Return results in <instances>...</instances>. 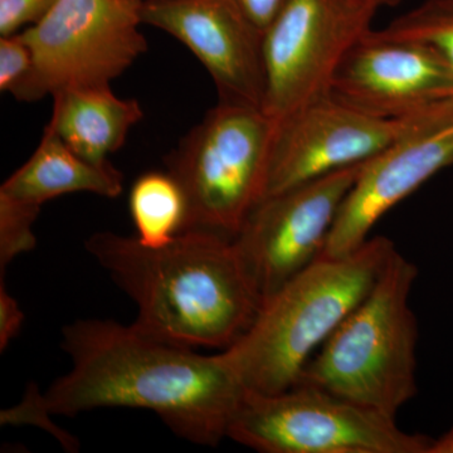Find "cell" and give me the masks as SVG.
Masks as SVG:
<instances>
[{"instance_id":"1","label":"cell","mask_w":453,"mask_h":453,"mask_svg":"<svg viewBox=\"0 0 453 453\" xmlns=\"http://www.w3.org/2000/svg\"><path fill=\"white\" fill-rule=\"evenodd\" d=\"M62 349L71 369L40 395L49 414L149 410L177 436L216 447L246 393L222 354L202 356L134 324L79 319L62 329Z\"/></svg>"},{"instance_id":"2","label":"cell","mask_w":453,"mask_h":453,"mask_svg":"<svg viewBox=\"0 0 453 453\" xmlns=\"http://www.w3.org/2000/svg\"><path fill=\"white\" fill-rule=\"evenodd\" d=\"M85 249L135 303L134 325L164 342L226 350L261 309L234 241L225 235L188 229L148 247L136 237L96 232Z\"/></svg>"},{"instance_id":"3","label":"cell","mask_w":453,"mask_h":453,"mask_svg":"<svg viewBox=\"0 0 453 453\" xmlns=\"http://www.w3.org/2000/svg\"><path fill=\"white\" fill-rule=\"evenodd\" d=\"M395 250L384 235L369 238L347 256L319 257L265 299L249 330L220 351L243 388L275 395L295 386Z\"/></svg>"},{"instance_id":"4","label":"cell","mask_w":453,"mask_h":453,"mask_svg":"<svg viewBox=\"0 0 453 453\" xmlns=\"http://www.w3.org/2000/svg\"><path fill=\"white\" fill-rule=\"evenodd\" d=\"M417 276L416 265L395 250L372 290L319 348L297 383L395 418L418 390V325L411 308Z\"/></svg>"},{"instance_id":"5","label":"cell","mask_w":453,"mask_h":453,"mask_svg":"<svg viewBox=\"0 0 453 453\" xmlns=\"http://www.w3.org/2000/svg\"><path fill=\"white\" fill-rule=\"evenodd\" d=\"M275 122L255 107L219 101L165 157L187 213L181 232H213L234 240L266 196Z\"/></svg>"},{"instance_id":"6","label":"cell","mask_w":453,"mask_h":453,"mask_svg":"<svg viewBox=\"0 0 453 453\" xmlns=\"http://www.w3.org/2000/svg\"><path fill=\"white\" fill-rule=\"evenodd\" d=\"M226 438L264 453H428L432 440L395 418L297 383L275 395L246 390Z\"/></svg>"},{"instance_id":"7","label":"cell","mask_w":453,"mask_h":453,"mask_svg":"<svg viewBox=\"0 0 453 453\" xmlns=\"http://www.w3.org/2000/svg\"><path fill=\"white\" fill-rule=\"evenodd\" d=\"M144 0H57L22 33L35 56V97L110 83L146 53Z\"/></svg>"},{"instance_id":"8","label":"cell","mask_w":453,"mask_h":453,"mask_svg":"<svg viewBox=\"0 0 453 453\" xmlns=\"http://www.w3.org/2000/svg\"><path fill=\"white\" fill-rule=\"evenodd\" d=\"M366 0H288L264 35L266 97L275 125L327 96L348 50L372 29Z\"/></svg>"},{"instance_id":"9","label":"cell","mask_w":453,"mask_h":453,"mask_svg":"<svg viewBox=\"0 0 453 453\" xmlns=\"http://www.w3.org/2000/svg\"><path fill=\"white\" fill-rule=\"evenodd\" d=\"M363 164L268 196L234 238L262 303L320 257Z\"/></svg>"},{"instance_id":"10","label":"cell","mask_w":453,"mask_h":453,"mask_svg":"<svg viewBox=\"0 0 453 453\" xmlns=\"http://www.w3.org/2000/svg\"><path fill=\"white\" fill-rule=\"evenodd\" d=\"M418 124L368 115L330 94L319 98L276 125L266 196L365 163Z\"/></svg>"},{"instance_id":"11","label":"cell","mask_w":453,"mask_h":453,"mask_svg":"<svg viewBox=\"0 0 453 453\" xmlns=\"http://www.w3.org/2000/svg\"><path fill=\"white\" fill-rule=\"evenodd\" d=\"M142 25L181 42L211 74L219 101L264 111V35L234 0H144Z\"/></svg>"},{"instance_id":"12","label":"cell","mask_w":453,"mask_h":453,"mask_svg":"<svg viewBox=\"0 0 453 453\" xmlns=\"http://www.w3.org/2000/svg\"><path fill=\"white\" fill-rule=\"evenodd\" d=\"M452 83L451 71L427 47L371 29L342 58L330 95L368 115L407 120Z\"/></svg>"},{"instance_id":"13","label":"cell","mask_w":453,"mask_h":453,"mask_svg":"<svg viewBox=\"0 0 453 453\" xmlns=\"http://www.w3.org/2000/svg\"><path fill=\"white\" fill-rule=\"evenodd\" d=\"M452 165L453 121L419 120L413 130L363 164L320 257H342L356 251L390 208Z\"/></svg>"},{"instance_id":"14","label":"cell","mask_w":453,"mask_h":453,"mask_svg":"<svg viewBox=\"0 0 453 453\" xmlns=\"http://www.w3.org/2000/svg\"><path fill=\"white\" fill-rule=\"evenodd\" d=\"M124 190V175L111 163H89L71 150L58 135L44 127L32 157L0 187V196L41 210L44 203L71 195L92 193L118 198Z\"/></svg>"},{"instance_id":"15","label":"cell","mask_w":453,"mask_h":453,"mask_svg":"<svg viewBox=\"0 0 453 453\" xmlns=\"http://www.w3.org/2000/svg\"><path fill=\"white\" fill-rule=\"evenodd\" d=\"M142 118L138 100L118 97L111 88L73 89L53 96L47 127L83 159L104 165Z\"/></svg>"},{"instance_id":"16","label":"cell","mask_w":453,"mask_h":453,"mask_svg":"<svg viewBox=\"0 0 453 453\" xmlns=\"http://www.w3.org/2000/svg\"><path fill=\"white\" fill-rule=\"evenodd\" d=\"M129 210L136 240L148 247L169 243L186 222V198L169 172H149L136 179L130 189Z\"/></svg>"},{"instance_id":"17","label":"cell","mask_w":453,"mask_h":453,"mask_svg":"<svg viewBox=\"0 0 453 453\" xmlns=\"http://www.w3.org/2000/svg\"><path fill=\"white\" fill-rule=\"evenodd\" d=\"M378 32L427 47L453 74V0H426Z\"/></svg>"},{"instance_id":"18","label":"cell","mask_w":453,"mask_h":453,"mask_svg":"<svg viewBox=\"0 0 453 453\" xmlns=\"http://www.w3.org/2000/svg\"><path fill=\"white\" fill-rule=\"evenodd\" d=\"M35 56L22 33L0 37V91L35 103Z\"/></svg>"},{"instance_id":"19","label":"cell","mask_w":453,"mask_h":453,"mask_svg":"<svg viewBox=\"0 0 453 453\" xmlns=\"http://www.w3.org/2000/svg\"><path fill=\"white\" fill-rule=\"evenodd\" d=\"M40 210L0 196V271L37 244L33 225Z\"/></svg>"},{"instance_id":"20","label":"cell","mask_w":453,"mask_h":453,"mask_svg":"<svg viewBox=\"0 0 453 453\" xmlns=\"http://www.w3.org/2000/svg\"><path fill=\"white\" fill-rule=\"evenodd\" d=\"M57 0H0V37L16 35L33 26L55 5Z\"/></svg>"},{"instance_id":"21","label":"cell","mask_w":453,"mask_h":453,"mask_svg":"<svg viewBox=\"0 0 453 453\" xmlns=\"http://www.w3.org/2000/svg\"><path fill=\"white\" fill-rule=\"evenodd\" d=\"M25 321V315L14 297L5 288L4 277L0 279V350L4 351Z\"/></svg>"},{"instance_id":"22","label":"cell","mask_w":453,"mask_h":453,"mask_svg":"<svg viewBox=\"0 0 453 453\" xmlns=\"http://www.w3.org/2000/svg\"><path fill=\"white\" fill-rule=\"evenodd\" d=\"M234 2L261 31L265 32L288 0H234Z\"/></svg>"},{"instance_id":"23","label":"cell","mask_w":453,"mask_h":453,"mask_svg":"<svg viewBox=\"0 0 453 453\" xmlns=\"http://www.w3.org/2000/svg\"><path fill=\"white\" fill-rule=\"evenodd\" d=\"M416 118L431 122L453 121V83L443 89L432 105Z\"/></svg>"},{"instance_id":"24","label":"cell","mask_w":453,"mask_h":453,"mask_svg":"<svg viewBox=\"0 0 453 453\" xmlns=\"http://www.w3.org/2000/svg\"><path fill=\"white\" fill-rule=\"evenodd\" d=\"M428 453H453V428L443 436L434 438Z\"/></svg>"},{"instance_id":"25","label":"cell","mask_w":453,"mask_h":453,"mask_svg":"<svg viewBox=\"0 0 453 453\" xmlns=\"http://www.w3.org/2000/svg\"><path fill=\"white\" fill-rule=\"evenodd\" d=\"M366 2L372 3L377 8L380 7H395L402 0H366Z\"/></svg>"}]
</instances>
